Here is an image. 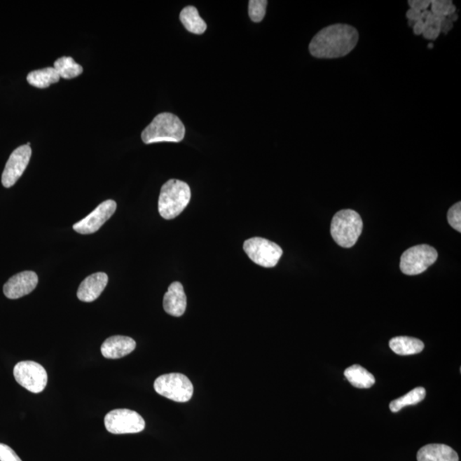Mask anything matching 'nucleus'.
I'll return each mask as SVG.
<instances>
[{"label":"nucleus","mask_w":461,"mask_h":461,"mask_svg":"<svg viewBox=\"0 0 461 461\" xmlns=\"http://www.w3.org/2000/svg\"><path fill=\"white\" fill-rule=\"evenodd\" d=\"M390 349L399 355H412L422 352L425 345L421 340L410 337H397L390 339Z\"/></svg>","instance_id":"nucleus-17"},{"label":"nucleus","mask_w":461,"mask_h":461,"mask_svg":"<svg viewBox=\"0 0 461 461\" xmlns=\"http://www.w3.org/2000/svg\"><path fill=\"white\" fill-rule=\"evenodd\" d=\"M362 229V217L352 209L338 211L331 221V237L343 248L353 247L361 236Z\"/></svg>","instance_id":"nucleus-4"},{"label":"nucleus","mask_w":461,"mask_h":461,"mask_svg":"<svg viewBox=\"0 0 461 461\" xmlns=\"http://www.w3.org/2000/svg\"><path fill=\"white\" fill-rule=\"evenodd\" d=\"M156 393L177 402H187L193 396V385L186 375L181 373L164 374L154 382Z\"/></svg>","instance_id":"nucleus-5"},{"label":"nucleus","mask_w":461,"mask_h":461,"mask_svg":"<svg viewBox=\"0 0 461 461\" xmlns=\"http://www.w3.org/2000/svg\"><path fill=\"white\" fill-rule=\"evenodd\" d=\"M267 0H251L249 2V15L254 22L263 20L267 8Z\"/></svg>","instance_id":"nucleus-24"},{"label":"nucleus","mask_w":461,"mask_h":461,"mask_svg":"<svg viewBox=\"0 0 461 461\" xmlns=\"http://www.w3.org/2000/svg\"><path fill=\"white\" fill-rule=\"evenodd\" d=\"M15 381L29 392L38 394L46 389L48 376L46 369L32 361L20 362L14 367Z\"/></svg>","instance_id":"nucleus-9"},{"label":"nucleus","mask_w":461,"mask_h":461,"mask_svg":"<svg viewBox=\"0 0 461 461\" xmlns=\"http://www.w3.org/2000/svg\"><path fill=\"white\" fill-rule=\"evenodd\" d=\"M32 150L29 146H22L17 148L8 159L5 170L2 174V184L6 188L13 186L25 173L29 165Z\"/></svg>","instance_id":"nucleus-10"},{"label":"nucleus","mask_w":461,"mask_h":461,"mask_svg":"<svg viewBox=\"0 0 461 461\" xmlns=\"http://www.w3.org/2000/svg\"><path fill=\"white\" fill-rule=\"evenodd\" d=\"M0 461H22L13 448L6 444L0 443Z\"/></svg>","instance_id":"nucleus-26"},{"label":"nucleus","mask_w":461,"mask_h":461,"mask_svg":"<svg viewBox=\"0 0 461 461\" xmlns=\"http://www.w3.org/2000/svg\"><path fill=\"white\" fill-rule=\"evenodd\" d=\"M431 13L436 17L448 18L455 14L456 7L449 0H432Z\"/></svg>","instance_id":"nucleus-23"},{"label":"nucleus","mask_w":461,"mask_h":461,"mask_svg":"<svg viewBox=\"0 0 461 461\" xmlns=\"http://www.w3.org/2000/svg\"><path fill=\"white\" fill-rule=\"evenodd\" d=\"M359 41V33L353 26L333 25L315 35L308 49L316 58H338L352 52Z\"/></svg>","instance_id":"nucleus-1"},{"label":"nucleus","mask_w":461,"mask_h":461,"mask_svg":"<svg viewBox=\"0 0 461 461\" xmlns=\"http://www.w3.org/2000/svg\"><path fill=\"white\" fill-rule=\"evenodd\" d=\"M345 376L351 385L359 389H369L375 384L373 375L359 365L348 367Z\"/></svg>","instance_id":"nucleus-19"},{"label":"nucleus","mask_w":461,"mask_h":461,"mask_svg":"<svg viewBox=\"0 0 461 461\" xmlns=\"http://www.w3.org/2000/svg\"><path fill=\"white\" fill-rule=\"evenodd\" d=\"M418 461H459L458 454L445 444H428L417 454Z\"/></svg>","instance_id":"nucleus-16"},{"label":"nucleus","mask_w":461,"mask_h":461,"mask_svg":"<svg viewBox=\"0 0 461 461\" xmlns=\"http://www.w3.org/2000/svg\"><path fill=\"white\" fill-rule=\"evenodd\" d=\"M135 348L134 339L125 336H113L105 340L101 346V353L107 359H120L132 353Z\"/></svg>","instance_id":"nucleus-15"},{"label":"nucleus","mask_w":461,"mask_h":461,"mask_svg":"<svg viewBox=\"0 0 461 461\" xmlns=\"http://www.w3.org/2000/svg\"><path fill=\"white\" fill-rule=\"evenodd\" d=\"M60 76L53 67L34 70L27 76V81L31 85L38 88H46L50 85L60 81Z\"/></svg>","instance_id":"nucleus-20"},{"label":"nucleus","mask_w":461,"mask_h":461,"mask_svg":"<svg viewBox=\"0 0 461 461\" xmlns=\"http://www.w3.org/2000/svg\"><path fill=\"white\" fill-rule=\"evenodd\" d=\"M116 202L106 200L97 207L92 212L74 225L73 228L81 234H92L99 230L116 212Z\"/></svg>","instance_id":"nucleus-11"},{"label":"nucleus","mask_w":461,"mask_h":461,"mask_svg":"<svg viewBox=\"0 0 461 461\" xmlns=\"http://www.w3.org/2000/svg\"><path fill=\"white\" fill-rule=\"evenodd\" d=\"M425 394H427V392H425V389L423 387H417V388L406 394L405 396L390 402V411L397 413L402 408L407 407V406L420 404V401L425 399Z\"/></svg>","instance_id":"nucleus-22"},{"label":"nucleus","mask_w":461,"mask_h":461,"mask_svg":"<svg viewBox=\"0 0 461 461\" xmlns=\"http://www.w3.org/2000/svg\"><path fill=\"white\" fill-rule=\"evenodd\" d=\"M244 251L253 263L268 268L275 267L283 255L280 246L259 237L245 241Z\"/></svg>","instance_id":"nucleus-6"},{"label":"nucleus","mask_w":461,"mask_h":461,"mask_svg":"<svg viewBox=\"0 0 461 461\" xmlns=\"http://www.w3.org/2000/svg\"><path fill=\"white\" fill-rule=\"evenodd\" d=\"M104 425L112 434H134L144 431L146 422L138 413L130 409H115L106 414Z\"/></svg>","instance_id":"nucleus-8"},{"label":"nucleus","mask_w":461,"mask_h":461,"mask_svg":"<svg viewBox=\"0 0 461 461\" xmlns=\"http://www.w3.org/2000/svg\"><path fill=\"white\" fill-rule=\"evenodd\" d=\"M439 254L435 248L428 245H420L409 248L401 257L400 268L407 275H418L435 263Z\"/></svg>","instance_id":"nucleus-7"},{"label":"nucleus","mask_w":461,"mask_h":461,"mask_svg":"<svg viewBox=\"0 0 461 461\" xmlns=\"http://www.w3.org/2000/svg\"><path fill=\"white\" fill-rule=\"evenodd\" d=\"M187 299L181 283L174 282L170 285L169 290L164 295L163 308L170 315L181 317L185 314Z\"/></svg>","instance_id":"nucleus-14"},{"label":"nucleus","mask_w":461,"mask_h":461,"mask_svg":"<svg viewBox=\"0 0 461 461\" xmlns=\"http://www.w3.org/2000/svg\"><path fill=\"white\" fill-rule=\"evenodd\" d=\"M186 128L177 116L161 113L144 129L142 138L144 144L181 142L185 138Z\"/></svg>","instance_id":"nucleus-2"},{"label":"nucleus","mask_w":461,"mask_h":461,"mask_svg":"<svg viewBox=\"0 0 461 461\" xmlns=\"http://www.w3.org/2000/svg\"><path fill=\"white\" fill-rule=\"evenodd\" d=\"M448 224L459 233L461 232V202H458L449 209L448 212Z\"/></svg>","instance_id":"nucleus-25"},{"label":"nucleus","mask_w":461,"mask_h":461,"mask_svg":"<svg viewBox=\"0 0 461 461\" xmlns=\"http://www.w3.org/2000/svg\"><path fill=\"white\" fill-rule=\"evenodd\" d=\"M410 9L417 11H427L428 7L431 6V0H411L408 1Z\"/></svg>","instance_id":"nucleus-27"},{"label":"nucleus","mask_w":461,"mask_h":461,"mask_svg":"<svg viewBox=\"0 0 461 461\" xmlns=\"http://www.w3.org/2000/svg\"><path fill=\"white\" fill-rule=\"evenodd\" d=\"M108 284V275L104 273H96L82 281L77 291V298L82 302L92 303L102 294Z\"/></svg>","instance_id":"nucleus-13"},{"label":"nucleus","mask_w":461,"mask_h":461,"mask_svg":"<svg viewBox=\"0 0 461 461\" xmlns=\"http://www.w3.org/2000/svg\"><path fill=\"white\" fill-rule=\"evenodd\" d=\"M179 19L189 32L195 34H204L207 29L206 22L202 20L196 7L186 6L179 14Z\"/></svg>","instance_id":"nucleus-18"},{"label":"nucleus","mask_w":461,"mask_h":461,"mask_svg":"<svg viewBox=\"0 0 461 461\" xmlns=\"http://www.w3.org/2000/svg\"><path fill=\"white\" fill-rule=\"evenodd\" d=\"M53 68L56 69L60 78L73 79L81 75L83 68L74 60L71 57H62L55 61Z\"/></svg>","instance_id":"nucleus-21"},{"label":"nucleus","mask_w":461,"mask_h":461,"mask_svg":"<svg viewBox=\"0 0 461 461\" xmlns=\"http://www.w3.org/2000/svg\"><path fill=\"white\" fill-rule=\"evenodd\" d=\"M39 279L36 273L25 271L18 273L4 285V293L7 298L18 299L30 294L36 288Z\"/></svg>","instance_id":"nucleus-12"},{"label":"nucleus","mask_w":461,"mask_h":461,"mask_svg":"<svg viewBox=\"0 0 461 461\" xmlns=\"http://www.w3.org/2000/svg\"><path fill=\"white\" fill-rule=\"evenodd\" d=\"M191 197L190 186L179 179H170L162 186L158 200L160 216L173 220L189 205Z\"/></svg>","instance_id":"nucleus-3"},{"label":"nucleus","mask_w":461,"mask_h":461,"mask_svg":"<svg viewBox=\"0 0 461 461\" xmlns=\"http://www.w3.org/2000/svg\"><path fill=\"white\" fill-rule=\"evenodd\" d=\"M433 48V44H429V48Z\"/></svg>","instance_id":"nucleus-28"}]
</instances>
